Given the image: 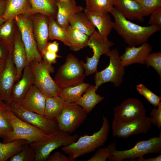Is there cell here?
<instances>
[{
    "label": "cell",
    "instance_id": "6da1fadb",
    "mask_svg": "<svg viewBox=\"0 0 161 161\" xmlns=\"http://www.w3.org/2000/svg\"><path fill=\"white\" fill-rule=\"evenodd\" d=\"M114 17V29L129 46H136L147 42L149 38L160 31L161 26H142L124 17L114 8L110 13Z\"/></svg>",
    "mask_w": 161,
    "mask_h": 161
},
{
    "label": "cell",
    "instance_id": "7a4b0ae2",
    "mask_svg": "<svg viewBox=\"0 0 161 161\" xmlns=\"http://www.w3.org/2000/svg\"><path fill=\"white\" fill-rule=\"evenodd\" d=\"M110 129L108 119L103 117L102 124L98 131L92 135L81 136L71 144L61 147V149L75 160L103 145L108 139Z\"/></svg>",
    "mask_w": 161,
    "mask_h": 161
},
{
    "label": "cell",
    "instance_id": "3957f363",
    "mask_svg": "<svg viewBox=\"0 0 161 161\" xmlns=\"http://www.w3.org/2000/svg\"><path fill=\"white\" fill-rule=\"evenodd\" d=\"M116 142L107 145L111 155L107 159L111 161H122L125 159L131 160L149 153L161 152V131L158 137H155L145 140L138 141L131 149L118 151L116 148Z\"/></svg>",
    "mask_w": 161,
    "mask_h": 161
},
{
    "label": "cell",
    "instance_id": "277c9868",
    "mask_svg": "<svg viewBox=\"0 0 161 161\" xmlns=\"http://www.w3.org/2000/svg\"><path fill=\"white\" fill-rule=\"evenodd\" d=\"M6 116L13 130L3 139V143L23 139L30 144L41 140L49 135L19 118L12 112L9 106Z\"/></svg>",
    "mask_w": 161,
    "mask_h": 161
},
{
    "label": "cell",
    "instance_id": "5b68a950",
    "mask_svg": "<svg viewBox=\"0 0 161 161\" xmlns=\"http://www.w3.org/2000/svg\"><path fill=\"white\" fill-rule=\"evenodd\" d=\"M86 75L80 61L69 54L64 63L58 69L54 80L60 89L78 85L83 82Z\"/></svg>",
    "mask_w": 161,
    "mask_h": 161
},
{
    "label": "cell",
    "instance_id": "8992f818",
    "mask_svg": "<svg viewBox=\"0 0 161 161\" xmlns=\"http://www.w3.org/2000/svg\"><path fill=\"white\" fill-rule=\"evenodd\" d=\"M78 135H71L58 130L40 141L30 144L35 152V161H46L54 150L60 147L69 145L75 142Z\"/></svg>",
    "mask_w": 161,
    "mask_h": 161
},
{
    "label": "cell",
    "instance_id": "52a82bcc",
    "mask_svg": "<svg viewBox=\"0 0 161 161\" xmlns=\"http://www.w3.org/2000/svg\"><path fill=\"white\" fill-rule=\"evenodd\" d=\"M34 78V84L46 96H59L61 89L50 74L54 69L44 60L35 61L29 64Z\"/></svg>",
    "mask_w": 161,
    "mask_h": 161
},
{
    "label": "cell",
    "instance_id": "ba28073f",
    "mask_svg": "<svg viewBox=\"0 0 161 161\" xmlns=\"http://www.w3.org/2000/svg\"><path fill=\"white\" fill-rule=\"evenodd\" d=\"M108 56L109 58L108 66L103 70L95 73V86L97 89L106 82H112L116 87L119 86L123 82L125 69L121 63L118 50L116 49L110 50Z\"/></svg>",
    "mask_w": 161,
    "mask_h": 161
},
{
    "label": "cell",
    "instance_id": "9c48e42d",
    "mask_svg": "<svg viewBox=\"0 0 161 161\" xmlns=\"http://www.w3.org/2000/svg\"><path fill=\"white\" fill-rule=\"evenodd\" d=\"M114 45L112 42L96 30L89 36L87 46L92 49L93 55L90 58L86 57V63L80 61L86 76L91 75L97 71V66L100 57L103 55L108 56L110 48Z\"/></svg>",
    "mask_w": 161,
    "mask_h": 161
},
{
    "label": "cell",
    "instance_id": "30bf717a",
    "mask_svg": "<svg viewBox=\"0 0 161 161\" xmlns=\"http://www.w3.org/2000/svg\"><path fill=\"white\" fill-rule=\"evenodd\" d=\"M88 114L76 103L64 102L61 112L55 118L58 130L71 134L83 123Z\"/></svg>",
    "mask_w": 161,
    "mask_h": 161
},
{
    "label": "cell",
    "instance_id": "8fae6325",
    "mask_svg": "<svg viewBox=\"0 0 161 161\" xmlns=\"http://www.w3.org/2000/svg\"><path fill=\"white\" fill-rule=\"evenodd\" d=\"M7 105L12 112L19 118L48 134L58 130L55 119H48L43 115L26 110L21 106L20 103L12 101H11Z\"/></svg>",
    "mask_w": 161,
    "mask_h": 161
},
{
    "label": "cell",
    "instance_id": "7c38bea8",
    "mask_svg": "<svg viewBox=\"0 0 161 161\" xmlns=\"http://www.w3.org/2000/svg\"><path fill=\"white\" fill-rule=\"evenodd\" d=\"M14 19L26 50L28 63L35 61H41L42 58L38 49L30 16L20 15L16 16Z\"/></svg>",
    "mask_w": 161,
    "mask_h": 161
},
{
    "label": "cell",
    "instance_id": "4fadbf2b",
    "mask_svg": "<svg viewBox=\"0 0 161 161\" xmlns=\"http://www.w3.org/2000/svg\"><path fill=\"white\" fill-rule=\"evenodd\" d=\"M151 117L146 115L127 122L114 119L111 124L113 136L125 139L133 135L146 134L151 128Z\"/></svg>",
    "mask_w": 161,
    "mask_h": 161
},
{
    "label": "cell",
    "instance_id": "5bb4252c",
    "mask_svg": "<svg viewBox=\"0 0 161 161\" xmlns=\"http://www.w3.org/2000/svg\"><path fill=\"white\" fill-rule=\"evenodd\" d=\"M142 103L135 98H128L114 109V119L121 122H130L146 115Z\"/></svg>",
    "mask_w": 161,
    "mask_h": 161
},
{
    "label": "cell",
    "instance_id": "9a60e30c",
    "mask_svg": "<svg viewBox=\"0 0 161 161\" xmlns=\"http://www.w3.org/2000/svg\"><path fill=\"white\" fill-rule=\"evenodd\" d=\"M13 50L9 54L4 68L0 76V100L7 105L10 101L13 87L17 81L16 71L13 60Z\"/></svg>",
    "mask_w": 161,
    "mask_h": 161
},
{
    "label": "cell",
    "instance_id": "2e32d148",
    "mask_svg": "<svg viewBox=\"0 0 161 161\" xmlns=\"http://www.w3.org/2000/svg\"><path fill=\"white\" fill-rule=\"evenodd\" d=\"M38 50L41 56L46 50L49 39L48 17L37 13L30 16Z\"/></svg>",
    "mask_w": 161,
    "mask_h": 161
},
{
    "label": "cell",
    "instance_id": "e0dca14e",
    "mask_svg": "<svg viewBox=\"0 0 161 161\" xmlns=\"http://www.w3.org/2000/svg\"><path fill=\"white\" fill-rule=\"evenodd\" d=\"M46 96L34 85H32L20 103L27 110L44 116Z\"/></svg>",
    "mask_w": 161,
    "mask_h": 161
},
{
    "label": "cell",
    "instance_id": "ac0fdd59",
    "mask_svg": "<svg viewBox=\"0 0 161 161\" xmlns=\"http://www.w3.org/2000/svg\"><path fill=\"white\" fill-rule=\"evenodd\" d=\"M152 48L148 42L138 47L133 46L126 47L124 53L120 56L122 65L125 67L135 63L144 64L145 59L151 52Z\"/></svg>",
    "mask_w": 161,
    "mask_h": 161
},
{
    "label": "cell",
    "instance_id": "d6986e66",
    "mask_svg": "<svg viewBox=\"0 0 161 161\" xmlns=\"http://www.w3.org/2000/svg\"><path fill=\"white\" fill-rule=\"evenodd\" d=\"M56 4L57 7L56 21L60 26L66 30L69 25V21L72 16L84 10L82 7L77 5L75 0L64 2L56 0Z\"/></svg>",
    "mask_w": 161,
    "mask_h": 161
},
{
    "label": "cell",
    "instance_id": "ffe728a7",
    "mask_svg": "<svg viewBox=\"0 0 161 161\" xmlns=\"http://www.w3.org/2000/svg\"><path fill=\"white\" fill-rule=\"evenodd\" d=\"M16 81L11 91L10 101L20 103L32 86L34 84L33 76L29 64L24 68L21 78Z\"/></svg>",
    "mask_w": 161,
    "mask_h": 161
},
{
    "label": "cell",
    "instance_id": "44dd1931",
    "mask_svg": "<svg viewBox=\"0 0 161 161\" xmlns=\"http://www.w3.org/2000/svg\"><path fill=\"white\" fill-rule=\"evenodd\" d=\"M114 8L129 20L144 21L141 6L134 0H114Z\"/></svg>",
    "mask_w": 161,
    "mask_h": 161
},
{
    "label": "cell",
    "instance_id": "7402d4cb",
    "mask_svg": "<svg viewBox=\"0 0 161 161\" xmlns=\"http://www.w3.org/2000/svg\"><path fill=\"white\" fill-rule=\"evenodd\" d=\"M13 60L17 75V81L20 78L24 68L29 64L26 52L21 40V34L18 28L14 41L12 52Z\"/></svg>",
    "mask_w": 161,
    "mask_h": 161
},
{
    "label": "cell",
    "instance_id": "603a6c76",
    "mask_svg": "<svg viewBox=\"0 0 161 161\" xmlns=\"http://www.w3.org/2000/svg\"><path fill=\"white\" fill-rule=\"evenodd\" d=\"M84 12L98 32L102 35L108 38L112 30L114 23L109 13L93 12L88 10L85 7Z\"/></svg>",
    "mask_w": 161,
    "mask_h": 161
},
{
    "label": "cell",
    "instance_id": "cb8c5ba5",
    "mask_svg": "<svg viewBox=\"0 0 161 161\" xmlns=\"http://www.w3.org/2000/svg\"><path fill=\"white\" fill-rule=\"evenodd\" d=\"M32 7L29 0H6V7L3 16L5 20L14 19L20 15L30 16Z\"/></svg>",
    "mask_w": 161,
    "mask_h": 161
},
{
    "label": "cell",
    "instance_id": "d4e9b609",
    "mask_svg": "<svg viewBox=\"0 0 161 161\" xmlns=\"http://www.w3.org/2000/svg\"><path fill=\"white\" fill-rule=\"evenodd\" d=\"M32 9L31 16L37 13L49 18H56L57 11L56 0H29Z\"/></svg>",
    "mask_w": 161,
    "mask_h": 161
},
{
    "label": "cell",
    "instance_id": "484cf974",
    "mask_svg": "<svg viewBox=\"0 0 161 161\" xmlns=\"http://www.w3.org/2000/svg\"><path fill=\"white\" fill-rule=\"evenodd\" d=\"M97 89L95 86L89 85L84 93L76 103L89 113L104 97L96 93Z\"/></svg>",
    "mask_w": 161,
    "mask_h": 161
},
{
    "label": "cell",
    "instance_id": "4316f807",
    "mask_svg": "<svg viewBox=\"0 0 161 161\" xmlns=\"http://www.w3.org/2000/svg\"><path fill=\"white\" fill-rule=\"evenodd\" d=\"M70 49L77 51L87 46L89 36L69 25L66 29Z\"/></svg>",
    "mask_w": 161,
    "mask_h": 161
},
{
    "label": "cell",
    "instance_id": "83f0119b",
    "mask_svg": "<svg viewBox=\"0 0 161 161\" xmlns=\"http://www.w3.org/2000/svg\"><path fill=\"white\" fill-rule=\"evenodd\" d=\"M69 25L89 36L95 31V27L86 14L82 12L77 13L72 16Z\"/></svg>",
    "mask_w": 161,
    "mask_h": 161
},
{
    "label": "cell",
    "instance_id": "f1b7e54d",
    "mask_svg": "<svg viewBox=\"0 0 161 161\" xmlns=\"http://www.w3.org/2000/svg\"><path fill=\"white\" fill-rule=\"evenodd\" d=\"M18 29L15 19L5 20L0 26V41L11 49L13 48L14 38Z\"/></svg>",
    "mask_w": 161,
    "mask_h": 161
},
{
    "label": "cell",
    "instance_id": "f546056e",
    "mask_svg": "<svg viewBox=\"0 0 161 161\" xmlns=\"http://www.w3.org/2000/svg\"><path fill=\"white\" fill-rule=\"evenodd\" d=\"M89 85L83 82L77 86L61 89L59 96L64 102L76 103Z\"/></svg>",
    "mask_w": 161,
    "mask_h": 161
},
{
    "label": "cell",
    "instance_id": "4dcf8cb0",
    "mask_svg": "<svg viewBox=\"0 0 161 161\" xmlns=\"http://www.w3.org/2000/svg\"><path fill=\"white\" fill-rule=\"evenodd\" d=\"M64 103L59 96L46 97L44 116L48 119H55L61 112Z\"/></svg>",
    "mask_w": 161,
    "mask_h": 161
},
{
    "label": "cell",
    "instance_id": "1f68e13d",
    "mask_svg": "<svg viewBox=\"0 0 161 161\" xmlns=\"http://www.w3.org/2000/svg\"><path fill=\"white\" fill-rule=\"evenodd\" d=\"M27 143L23 139L17 140L8 143L0 142V161H6L19 151Z\"/></svg>",
    "mask_w": 161,
    "mask_h": 161
},
{
    "label": "cell",
    "instance_id": "d6a6232c",
    "mask_svg": "<svg viewBox=\"0 0 161 161\" xmlns=\"http://www.w3.org/2000/svg\"><path fill=\"white\" fill-rule=\"evenodd\" d=\"M48 24L49 39L60 41L69 47L66 30L60 26L53 18H49Z\"/></svg>",
    "mask_w": 161,
    "mask_h": 161
},
{
    "label": "cell",
    "instance_id": "836d02e7",
    "mask_svg": "<svg viewBox=\"0 0 161 161\" xmlns=\"http://www.w3.org/2000/svg\"><path fill=\"white\" fill-rule=\"evenodd\" d=\"M88 10L95 12L109 13L114 9V0H85Z\"/></svg>",
    "mask_w": 161,
    "mask_h": 161
},
{
    "label": "cell",
    "instance_id": "e575fe53",
    "mask_svg": "<svg viewBox=\"0 0 161 161\" xmlns=\"http://www.w3.org/2000/svg\"><path fill=\"white\" fill-rule=\"evenodd\" d=\"M8 106L0 100V138L3 139L13 129L7 119L6 114Z\"/></svg>",
    "mask_w": 161,
    "mask_h": 161
},
{
    "label": "cell",
    "instance_id": "d590c367",
    "mask_svg": "<svg viewBox=\"0 0 161 161\" xmlns=\"http://www.w3.org/2000/svg\"><path fill=\"white\" fill-rule=\"evenodd\" d=\"M35 152L28 143H26L22 149L10 159V161H35Z\"/></svg>",
    "mask_w": 161,
    "mask_h": 161
},
{
    "label": "cell",
    "instance_id": "8d00e7d4",
    "mask_svg": "<svg viewBox=\"0 0 161 161\" xmlns=\"http://www.w3.org/2000/svg\"><path fill=\"white\" fill-rule=\"evenodd\" d=\"M140 4L143 17L161 9V0H142Z\"/></svg>",
    "mask_w": 161,
    "mask_h": 161
},
{
    "label": "cell",
    "instance_id": "74e56055",
    "mask_svg": "<svg viewBox=\"0 0 161 161\" xmlns=\"http://www.w3.org/2000/svg\"><path fill=\"white\" fill-rule=\"evenodd\" d=\"M137 91L144 96L148 102L156 107L161 102V97L156 95L144 85L140 84L136 86Z\"/></svg>",
    "mask_w": 161,
    "mask_h": 161
},
{
    "label": "cell",
    "instance_id": "f35d334b",
    "mask_svg": "<svg viewBox=\"0 0 161 161\" xmlns=\"http://www.w3.org/2000/svg\"><path fill=\"white\" fill-rule=\"evenodd\" d=\"M145 64L153 67L161 78V52L149 53L146 57Z\"/></svg>",
    "mask_w": 161,
    "mask_h": 161
},
{
    "label": "cell",
    "instance_id": "ab89813d",
    "mask_svg": "<svg viewBox=\"0 0 161 161\" xmlns=\"http://www.w3.org/2000/svg\"><path fill=\"white\" fill-rule=\"evenodd\" d=\"M111 155L110 151L107 147L98 148L95 154L87 161H106Z\"/></svg>",
    "mask_w": 161,
    "mask_h": 161
},
{
    "label": "cell",
    "instance_id": "60d3db41",
    "mask_svg": "<svg viewBox=\"0 0 161 161\" xmlns=\"http://www.w3.org/2000/svg\"><path fill=\"white\" fill-rule=\"evenodd\" d=\"M151 118V123L159 129L161 127V102L157 106V108L152 109L150 113Z\"/></svg>",
    "mask_w": 161,
    "mask_h": 161
},
{
    "label": "cell",
    "instance_id": "b9f144b4",
    "mask_svg": "<svg viewBox=\"0 0 161 161\" xmlns=\"http://www.w3.org/2000/svg\"><path fill=\"white\" fill-rule=\"evenodd\" d=\"M74 159L67 156L61 152L57 151L50 154L46 160V161H73Z\"/></svg>",
    "mask_w": 161,
    "mask_h": 161
},
{
    "label": "cell",
    "instance_id": "7bdbcfd3",
    "mask_svg": "<svg viewBox=\"0 0 161 161\" xmlns=\"http://www.w3.org/2000/svg\"><path fill=\"white\" fill-rule=\"evenodd\" d=\"M41 57L43 60L52 65L56 63L58 58L61 56L58 55L57 53L50 52L46 50L41 55Z\"/></svg>",
    "mask_w": 161,
    "mask_h": 161
},
{
    "label": "cell",
    "instance_id": "ee69618b",
    "mask_svg": "<svg viewBox=\"0 0 161 161\" xmlns=\"http://www.w3.org/2000/svg\"><path fill=\"white\" fill-rule=\"evenodd\" d=\"M148 24L149 25L161 26V9L150 15Z\"/></svg>",
    "mask_w": 161,
    "mask_h": 161
},
{
    "label": "cell",
    "instance_id": "f6af8a7d",
    "mask_svg": "<svg viewBox=\"0 0 161 161\" xmlns=\"http://www.w3.org/2000/svg\"><path fill=\"white\" fill-rule=\"evenodd\" d=\"M13 49L0 41V61H6L10 51Z\"/></svg>",
    "mask_w": 161,
    "mask_h": 161
},
{
    "label": "cell",
    "instance_id": "bcb514c9",
    "mask_svg": "<svg viewBox=\"0 0 161 161\" xmlns=\"http://www.w3.org/2000/svg\"><path fill=\"white\" fill-rule=\"evenodd\" d=\"M59 43L55 41L52 42H48L46 50L54 53H57L59 51Z\"/></svg>",
    "mask_w": 161,
    "mask_h": 161
},
{
    "label": "cell",
    "instance_id": "7dc6e473",
    "mask_svg": "<svg viewBox=\"0 0 161 161\" xmlns=\"http://www.w3.org/2000/svg\"><path fill=\"white\" fill-rule=\"evenodd\" d=\"M138 161H161V154L154 157L150 158L148 159H144L143 157H142L138 158Z\"/></svg>",
    "mask_w": 161,
    "mask_h": 161
},
{
    "label": "cell",
    "instance_id": "c3c4849f",
    "mask_svg": "<svg viewBox=\"0 0 161 161\" xmlns=\"http://www.w3.org/2000/svg\"><path fill=\"white\" fill-rule=\"evenodd\" d=\"M6 0H0V16L3 17L6 9Z\"/></svg>",
    "mask_w": 161,
    "mask_h": 161
},
{
    "label": "cell",
    "instance_id": "681fc988",
    "mask_svg": "<svg viewBox=\"0 0 161 161\" xmlns=\"http://www.w3.org/2000/svg\"><path fill=\"white\" fill-rule=\"evenodd\" d=\"M6 62V61L5 62L0 61V76L4 68Z\"/></svg>",
    "mask_w": 161,
    "mask_h": 161
},
{
    "label": "cell",
    "instance_id": "f907efd6",
    "mask_svg": "<svg viewBox=\"0 0 161 161\" xmlns=\"http://www.w3.org/2000/svg\"><path fill=\"white\" fill-rule=\"evenodd\" d=\"M5 20L3 17L0 16V26L5 21Z\"/></svg>",
    "mask_w": 161,
    "mask_h": 161
},
{
    "label": "cell",
    "instance_id": "816d5d0a",
    "mask_svg": "<svg viewBox=\"0 0 161 161\" xmlns=\"http://www.w3.org/2000/svg\"><path fill=\"white\" fill-rule=\"evenodd\" d=\"M134 0L135 1H136L137 2L140 4L142 0Z\"/></svg>",
    "mask_w": 161,
    "mask_h": 161
},
{
    "label": "cell",
    "instance_id": "f5cc1de1",
    "mask_svg": "<svg viewBox=\"0 0 161 161\" xmlns=\"http://www.w3.org/2000/svg\"><path fill=\"white\" fill-rule=\"evenodd\" d=\"M61 2H64L68 1L69 0H57Z\"/></svg>",
    "mask_w": 161,
    "mask_h": 161
}]
</instances>
